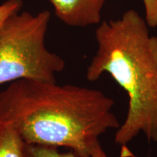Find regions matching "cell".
Returning <instances> with one entry per match:
<instances>
[{
	"label": "cell",
	"mask_w": 157,
	"mask_h": 157,
	"mask_svg": "<svg viewBox=\"0 0 157 157\" xmlns=\"http://www.w3.org/2000/svg\"><path fill=\"white\" fill-rule=\"evenodd\" d=\"M114 101L99 90L21 79L0 93V122L26 144L66 147L80 157H101L100 137L120 123Z\"/></svg>",
	"instance_id": "cell-1"
},
{
	"label": "cell",
	"mask_w": 157,
	"mask_h": 157,
	"mask_svg": "<svg viewBox=\"0 0 157 157\" xmlns=\"http://www.w3.org/2000/svg\"><path fill=\"white\" fill-rule=\"evenodd\" d=\"M148 27L136 10H128L95 30L98 48L86 78L94 82L108 73L127 93V116L114 138L121 146L140 133L157 142V36Z\"/></svg>",
	"instance_id": "cell-2"
},
{
	"label": "cell",
	"mask_w": 157,
	"mask_h": 157,
	"mask_svg": "<svg viewBox=\"0 0 157 157\" xmlns=\"http://www.w3.org/2000/svg\"><path fill=\"white\" fill-rule=\"evenodd\" d=\"M50 15L18 12L7 19L0 29V85L21 79L56 82L66 63L45 45Z\"/></svg>",
	"instance_id": "cell-3"
},
{
	"label": "cell",
	"mask_w": 157,
	"mask_h": 157,
	"mask_svg": "<svg viewBox=\"0 0 157 157\" xmlns=\"http://www.w3.org/2000/svg\"><path fill=\"white\" fill-rule=\"evenodd\" d=\"M55 13L65 24L86 27L101 22L105 0H49Z\"/></svg>",
	"instance_id": "cell-4"
},
{
	"label": "cell",
	"mask_w": 157,
	"mask_h": 157,
	"mask_svg": "<svg viewBox=\"0 0 157 157\" xmlns=\"http://www.w3.org/2000/svg\"><path fill=\"white\" fill-rule=\"evenodd\" d=\"M25 143L10 124L0 122V157H26Z\"/></svg>",
	"instance_id": "cell-5"
},
{
	"label": "cell",
	"mask_w": 157,
	"mask_h": 157,
	"mask_svg": "<svg viewBox=\"0 0 157 157\" xmlns=\"http://www.w3.org/2000/svg\"><path fill=\"white\" fill-rule=\"evenodd\" d=\"M26 157H80L73 151L61 152L56 147L31 145L25 143ZM101 157H108L107 154Z\"/></svg>",
	"instance_id": "cell-6"
},
{
	"label": "cell",
	"mask_w": 157,
	"mask_h": 157,
	"mask_svg": "<svg viewBox=\"0 0 157 157\" xmlns=\"http://www.w3.org/2000/svg\"><path fill=\"white\" fill-rule=\"evenodd\" d=\"M23 7V0H7L0 5V29L7 19L18 13Z\"/></svg>",
	"instance_id": "cell-7"
},
{
	"label": "cell",
	"mask_w": 157,
	"mask_h": 157,
	"mask_svg": "<svg viewBox=\"0 0 157 157\" xmlns=\"http://www.w3.org/2000/svg\"><path fill=\"white\" fill-rule=\"evenodd\" d=\"M145 20L149 27H157V0H143Z\"/></svg>",
	"instance_id": "cell-8"
}]
</instances>
